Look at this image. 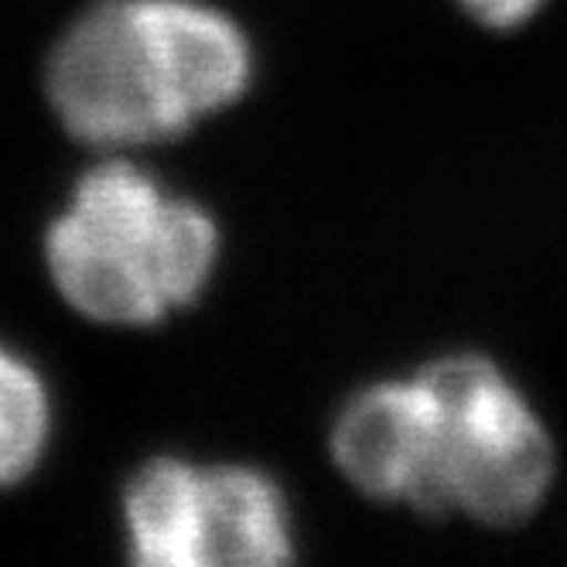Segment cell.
Instances as JSON below:
<instances>
[{"label":"cell","instance_id":"cell-4","mask_svg":"<svg viewBox=\"0 0 567 567\" xmlns=\"http://www.w3.org/2000/svg\"><path fill=\"white\" fill-rule=\"evenodd\" d=\"M124 526L141 567H274L295 554L280 489L243 465L147 462L127 485Z\"/></svg>","mask_w":567,"mask_h":567},{"label":"cell","instance_id":"cell-2","mask_svg":"<svg viewBox=\"0 0 567 567\" xmlns=\"http://www.w3.org/2000/svg\"><path fill=\"white\" fill-rule=\"evenodd\" d=\"M49 270L59 295L103 326H154L209 284L219 229L127 161L93 168L55 216Z\"/></svg>","mask_w":567,"mask_h":567},{"label":"cell","instance_id":"cell-7","mask_svg":"<svg viewBox=\"0 0 567 567\" xmlns=\"http://www.w3.org/2000/svg\"><path fill=\"white\" fill-rule=\"evenodd\" d=\"M462 11L489 31H516L537 21L550 0H458Z\"/></svg>","mask_w":567,"mask_h":567},{"label":"cell","instance_id":"cell-5","mask_svg":"<svg viewBox=\"0 0 567 567\" xmlns=\"http://www.w3.org/2000/svg\"><path fill=\"white\" fill-rule=\"evenodd\" d=\"M434 403L421 373L355 393L336 427L332 455L359 493L417 513L431 506Z\"/></svg>","mask_w":567,"mask_h":567},{"label":"cell","instance_id":"cell-3","mask_svg":"<svg viewBox=\"0 0 567 567\" xmlns=\"http://www.w3.org/2000/svg\"><path fill=\"white\" fill-rule=\"evenodd\" d=\"M431 403L427 516H468L493 530L530 523L557 482V444L526 390L482 352L421 370Z\"/></svg>","mask_w":567,"mask_h":567},{"label":"cell","instance_id":"cell-6","mask_svg":"<svg viewBox=\"0 0 567 567\" xmlns=\"http://www.w3.org/2000/svg\"><path fill=\"white\" fill-rule=\"evenodd\" d=\"M52 427L49 390L21 355L0 346V489L21 482L45 452Z\"/></svg>","mask_w":567,"mask_h":567},{"label":"cell","instance_id":"cell-1","mask_svg":"<svg viewBox=\"0 0 567 567\" xmlns=\"http://www.w3.org/2000/svg\"><path fill=\"white\" fill-rule=\"evenodd\" d=\"M250 42L198 0H100L52 52L49 96L96 147L157 144L243 96Z\"/></svg>","mask_w":567,"mask_h":567}]
</instances>
